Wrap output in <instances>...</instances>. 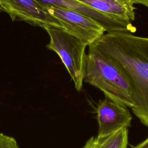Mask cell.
Listing matches in <instances>:
<instances>
[{"instance_id":"cell-1","label":"cell","mask_w":148,"mask_h":148,"mask_svg":"<svg viewBox=\"0 0 148 148\" xmlns=\"http://www.w3.org/2000/svg\"><path fill=\"white\" fill-rule=\"evenodd\" d=\"M92 46L118 63L132 85V112L148 128V37L130 32L106 33Z\"/></svg>"},{"instance_id":"cell-2","label":"cell","mask_w":148,"mask_h":148,"mask_svg":"<svg viewBox=\"0 0 148 148\" xmlns=\"http://www.w3.org/2000/svg\"><path fill=\"white\" fill-rule=\"evenodd\" d=\"M84 82L98 88L105 97L127 107L133 106L132 85L124 69L92 45L85 60Z\"/></svg>"},{"instance_id":"cell-3","label":"cell","mask_w":148,"mask_h":148,"mask_svg":"<svg viewBox=\"0 0 148 148\" xmlns=\"http://www.w3.org/2000/svg\"><path fill=\"white\" fill-rule=\"evenodd\" d=\"M50 37L46 47L56 52L65 65L78 91L84 82L87 46L64 29L49 27L45 29Z\"/></svg>"},{"instance_id":"cell-4","label":"cell","mask_w":148,"mask_h":148,"mask_svg":"<svg viewBox=\"0 0 148 148\" xmlns=\"http://www.w3.org/2000/svg\"><path fill=\"white\" fill-rule=\"evenodd\" d=\"M43 7L60 23L64 29L79 39L87 46L100 38L106 32L99 23L80 13L58 7Z\"/></svg>"},{"instance_id":"cell-5","label":"cell","mask_w":148,"mask_h":148,"mask_svg":"<svg viewBox=\"0 0 148 148\" xmlns=\"http://www.w3.org/2000/svg\"><path fill=\"white\" fill-rule=\"evenodd\" d=\"M0 11L9 14L12 21H23L43 29L49 27L64 29L36 0H0Z\"/></svg>"},{"instance_id":"cell-6","label":"cell","mask_w":148,"mask_h":148,"mask_svg":"<svg viewBox=\"0 0 148 148\" xmlns=\"http://www.w3.org/2000/svg\"><path fill=\"white\" fill-rule=\"evenodd\" d=\"M98 123L97 136L111 135L131 125L132 116L127 106L105 97L99 101L97 108Z\"/></svg>"},{"instance_id":"cell-7","label":"cell","mask_w":148,"mask_h":148,"mask_svg":"<svg viewBox=\"0 0 148 148\" xmlns=\"http://www.w3.org/2000/svg\"><path fill=\"white\" fill-rule=\"evenodd\" d=\"M42 6L61 8L84 14L99 23L107 33H134L136 28L132 24H125L112 20L77 0H36Z\"/></svg>"},{"instance_id":"cell-8","label":"cell","mask_w":148,"mask_h":148,"mask_svg":"<svg viewBox=\"0 0 148 148\" xmlns=\"http://www.w3.org/2000/svg\"><path fill=\"white\" fill-rule=\"evenodd\" d=\"M77 1L119 22L132 24L135 20V3L132 0Z\"/></svg>"},{"instance_id":"cell-9","label":"cell","mask_w":148,"mask_h":148,"mask_svg":"<svg viewBox=\"0 0 148 148\" xmlns=\"http://www.w3.org/2000/svg\"><path fill=\"white\" fill-rule=\"evenodd\" d=\"M128 134L127 128H122L106 136H92L82 148H127Z\"/></svg>"},{"instance_id":"cell-10","label":"cell","mask_w":148,"mask_h":148,"mask_svg":"<svg viewBox=\"0 0 148 148\" xmlns=\"http://www.w3.org/2000/svg\"><path fill=\"white\" fill-rule=\"evenodd\" d=\"M0 148H20L16 139L12 136L0 133Z\"/></svg>"},{"instance_id":"cell-11","label":"cell","mask_w":148,"mask_h":148,"mask_svg":"<svg viewBox=\"0 0 148 148\" xmlns=\"http://www.w3.org/2000/svg\"><path fill=\"white\" fill-rule=\"evenodd\" d=\"M131 148H148V137L143 142L135 146H132Z\"/></svg>"}]
</instances>
